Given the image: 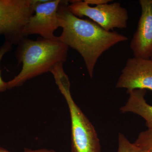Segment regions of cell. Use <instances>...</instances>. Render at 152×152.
Instances as JSON below:
<instances>
[{"instance_id":"obj_1","label":"cell","mask_w":152,"mask_h":152,"mask_svg":"<svg viewBox=\"0 0 152 152\" xmlns=\"http://www.w3.org/2000/svg\"><path fill=\"white\" fill-rule=\"evenodd\" d=\"M68 3L61 1L58 9L60 27L63 29L58 39L78 52L92 78L101 56L115 45L128 40V38L116 32L106 31L92 21L76 16L68 8Z\"/></svg>"},{"instance_id":"obj_2","label":"cell","mask_w":152,"mask_h":152,"mask_svg":"<svg viewBox=\"0 0 152 152\" xmlns=\"http://www.w3.org/2000/svg\"><path fill=\"white\" fill-rule=\"evenodd\" d=\"M18 45L15 56L19 64H22L21 70L7 82V89L21 86L30 79L51 72L57 64L67 60L69 48L58 39L40 37L33 40L25 37Z\"/></svg>"},{"instance_id":"obj_3","label":"cell","mask_w":152,"mask_h":152,"mask_svg":"<svg viewBox=\"0 0 152 152\" xmlns=\"http://www.w3.org/2000/svg\"><path fill=\"white\" fill-rule=\"evenodd\" d=\"M56 84L65 99L70 115L71 152H101L96 131L72 97L69 81L60 82Z\"/></svg>"},{"instance_id":"obj_4","label":"cell","mask_w":152,"mask_h":152,"mask_svg":"<svg viewBox=\"0 0 152 152\" xmlns=\"http://www.w3.org/2000/svg\"><path fill=\"white\" fill-rule=\"evenodd\" d=\"M37 1L0 0V35L5 41L18 45L25 37L24 30L34 13Z\"/></svg>"},{"instance_id":"obj_5","label":"cell","mask_w":152,"mask_h":152,"mask_svg":"<svg viewBox=\"0 0 152 152\" xmlns=\"http://www.w3.org/2000/svg\"><path fill=\"white\" fill-rule=\"evenodd\" d=\"M68 8L79 18L88 17L105 30L111 31L114 28L123 29L127 27L129 14L126 9L118 2L91 7L84 1H71Z\"/></svg>"},{"instance_id":"obj_6","label":"cell","mask_w":152,"mask_h":152,"mask_svg":"<svg viewBox=\"0 0 152 152\" xmlns=\"http://www.w3.org/2000/svg\"><path fill=\"white\" fill-rule=\"evenodd\" d=\"M61 1H37L34 13L30 18L24 30L25 37L37 34L40 37L57 40L55 31L60 27L58 15L59 6Z\"/></svg>"},{"instance_id":"obj_7","label":"cell","mask_w":152,"mask_h":152,"mask_svg":"<svg viewBox=\"0 0 152 152\" xmlns=\"http://www.w3.org/2000/svg\"><path fill=\"white\" fill-rule=\"evenodd\" d=\"M116 87L126 89L127 92L136 89L152 91V59L129 58Z\"/></svg>"},{"instance_id":"obj_8","label":"cell","mask_w":152,"mask_h":152,"mask_svg":"<svg viewBox=\"0 0 152 152\" xmlns=\"http://www.w3.org/2000/svg\"><path fill=\"white\" fill-rule=\"evenodd\" d=\"M141 15L137 28L131 42L134 57L151 59L152 57V0H140Z\"/></svg>"},{"instance_id":"obj_9","label":"cell","mask_w":152,"mask_h":152,"mask_svg":"<svg viewBox=\"0 0 152 152\" xmlns=\"http://www.w3.org/2000/svg\"><path fill=\"white\" fill-rule=\"evenodd\" d=\"M146 90L136 89L128 92L129 95L126 103L120 109L122 113H130L138 115L146 121L148 129H152V106L145 99Z\"/></svg>"},{"instance_id":"obj_10","label":"cell","mask_w":152,"mask_h":152,"mask_svg":"<svg viewBox=\"0 0 152 152\" xmlns=\"http://www.w3.org/2000/svg\"><path fill=\"white\" fill-rule=\"evenodd\" d=\"M134 143L141 152H152V129H148L140 133Z\"/></svg>"},{"instance_id":"obj_11","label":"cell","mask_w":152,"mask_h":152,"mask_svg":"<svg viewBox=\"0 0 152 152\" xmlns=\"http://www.w3.org/2000/svg\"><path fill=\"white\" fill-rule=\"evenodd\" d=\"M118 152H141L140 150L134 143H132L123 134L118 135Z\"/></svg>"},{"instance_id":"obj_12","label":"cell","mask_w":152,"mask_h":152,"mask_svg":"<svg viewBox=\"0 0 152 152\" xmlns=\"http://www.w3.org/2000/svg\"><path fill=\"white\" fill-rule=\"evenodd\" d=\"M13 45L11 43L5 41L4 44L0 46V62L1 60L5 55L8 52L10 51L12 48ZM7 89V82L3 80L1 75L0 71V92L5 91Z\"/></svg>"},{"instance_id":"obj_13","label":"cell","mask_w":152,"mask_h":152,"mask_svg":"<svg viewBox=\"0 0 152 152\" xmlns=\"http://www.w3.org/2000/svg\"><path fill=\"white\" fill-rule=\"evenodd\" d=\"M0 152H14L10 151L3 147H0ZM20 152H56L54 150L48 149L46 148H42L39 149L32 150L25 148L23 151Z\"/></svg>"},{"instance_id":"obj_14","label":"cell","mask_w":152,"mask_h":152,"mask_svg":"<svg viewBox=\"0 0 152 152\" xmlns=\"http://www.w3.org/2000/svg\"><path fill=\"white\" fill-rule=\"evenodd\" d=\"M85 2L89 5H101L104 4H108L112 1L111 0H84Z\"/></svg>"},{"instance_id":"obj_15","label":"cell","mask_w":152,"mask_h":152,"mask_svg":"<svg viewBox=\"0 0 152 152\" xmlns=\"http://www.w3.org/2000/svg\"><path fill=\"white\" fill-rule=\"evenodd\" d=\"M151 59H152V57L151 58Z\"/></svg>"},{"instance_id":"obj_16","label":"cell","mask_w":152,"mask_h":152,"mask_svg":"<svg viewBox=\"0 0 152 152\" xmlns=\"http://www.w3.org/2000/svg\"><path fill=\"white\" fill-rule=\"evenodd\" d=\"M0 36H1V35H0Z\"/></svg>"}]
</instances>
